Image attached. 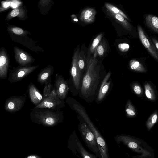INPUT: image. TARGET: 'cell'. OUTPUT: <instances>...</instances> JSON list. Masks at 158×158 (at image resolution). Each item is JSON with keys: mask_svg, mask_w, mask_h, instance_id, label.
Returning <instances> with one entry per match:
<instances>
[{"mask_svg": "<svg viewBox=\"0 0 158 158\" xmlns=\"http://www.w3.org/2000/svg\"><path fill=\"white\" fill-rule=\"evenodd\" d=\"M27 14V11L23 7H18L13 10L7 14L6 20H9L15 17L18 18L20 20H23L26 17Z\"/></svg>", "mask_w": 158, "mask_h": 158, "instance_id": "obj_19", "label": "cell"}, {"mask_svg": "<svg viewBox=\"0 0 158 158\" xmlns=\"http://www.w3.org/2000/svg\"><path fill=\"white\" fill-rule=\"evenodd\" d=\"M97 50L98 54L99 55L102 56L104 52V48L102 44H100L98 46Z\"/></svg>", "mask_w": 158, "mask_h": 158, "instance_id": "obj_33", "label": "cell"}, {"mask_svg": "<svg viewBox=\"0 0 158 158\" xmlns=\"http://www.w3.org/2000/svg\"><path fill=\"white\" fill-rule=\"evenodd\" d=\"M139 39L143 45L155 60L158 61V52L147 36L143 29L139 24L137 25Z\"/></svg>", "mask_w": 158, "mask_h": 158, "instance_id": "obj_13", "label": "cell"}, {"mask_svg": "<svg viewBox=\"0 0 158 158\" xmlns=\"http://www.w3.org/2000/svg\"><path fill=\"white\" fill-rule=\"evenodd\" d=\"M54 86L59 97L63 100L66 98L69 89L67 81L61 75L56 74Z\"/></svg>", "mask_w": 158, "mask_h": 158, "instance_id": "obj_12", "label": "cell"}, {"mask_svg": "<svg viewBox=\"0 0 158 158\" xmlns=\"http://www.w3.org/2000/svg\"><path fill=\"white\" fill-rule=\"evenodd\" d=\"M70 146L73 154L79 158H98L95 155L90 153L85 148L75 131L71 136Z\"/></svg>", "mask_w": 158, "mask_h": 158, "instance_id": "obj_8", "label": "cell"}, {"mask_svg": "<svg viewBox=\"0 0 158 158\" xmlns=\"http://www.w3.org/2000/svg\"><path fill=\"white\" fill-rule=\"evenodd\" d=\"M39 66V65L35 66L30 65L23 66L19 65L10 70L8 80L10 83L19 82L33 72Z\"/></svg>", "mask_w": 158, "mask_h": 158, "instance_id": "obj_9", "label": "cell"}, {"mask_svg": "<svg viewBox=\"0 0 158 158\" xmlns=\"http://www.w3.org/2000/svg\"><path fill=\"white\" fill-rule=\"evenodd\" d=\"M10 64L9 56L3 48L0 50V79H5L7 77Z\"/></svg>", "mask_w": 158, "mask_h": 158, "instance_id": "obj_15", "label": "cell"}, {"mask_svg": "<svg viewBox=\"0 0 158 158\" xmlns=\"http://www.w3.org/2000/svg\"><path fill=\"white\" fill-rule=\"evenodd\" d=\"M102 36V34L101 33L94 40L90 49L91 53H93L94 51H96L97 48L98 46V44L101 40Z\"/></svg>", "mask_w": 158, "mask_h": 158, "instance_id": "obj_30", "label": "cell"}, {"mask_svg": "<svg viewBox=\"0 0 158 158\" xmlns=\"http://www.w3.org/2000/svg\"><path fill=\"white\" fill-rule=\"evenodd\" d=\"M158 119V113L155 111L149 117L146 123V126L147 130L150 131L154 125L157 122Z\"/></svg>", "mask_w": 158, "mask_h": 158, "instance_id": "obj_26", "label": "cell"}, {"mask_svg": "<svg viewBox=\"0 0 158 158\" xmlns=\"http://www.w3.org/2000/svg\"><path fill=\"white\" fill-rule=\"evenodd\" d=\"M77 118L79 121L78 129L86 146L98 158H101L99 150L94 134L81 116L78 115Z\"/></svg>", "mask_w": 158, "mask_h": 158, "instance_id": "obj_6", "label": "cell"}, {"mask_svg": "<svg viewBox=\"0 0 158 158\" xmlns=\"http://www.w3.org/2000/svg\"><path fill=\"white\" fill-rule=\"evenodd\" d=\"M79 54V49H77L73 57L72 66L70 71V77L67 81L69 90L74 96L78 95L79 94L83 76L78 64Z\"/></svg>", "mask_w": 158, "mask_h": 158, "instance_id": "obj_5", "label": "cell"}, {"mask_svg": "<svg viewBox=\"0 0 158 158\" xmlns=\"http://www.w3.org/2000/svg\"><path fill=\"white\" fill-rule=\"evenodd\" d=\"M146 25L155 32L158 33V17L151 14L146 15L144 17Z\"/></svg>", "mask_w": 158, "mask_h": 158, "instance_id": "obj_20", "label": "cell"}, {"mask_svg": "<svg viewBox=\"0 0 158 158\" xmlns=\"http://www.w3.org/2000/svg\"><path fill=\"white\" fill-rule=\"evenodd\" d=\"M26 100L25 96H13L7 98L4 103L5 110L13 113L20 110L23 106Z\"/></svg>", "mask_w": 158, "mask_h": 158, "instance_id": "obj_10", "label": "cell"}, {"mask_svg": "<svg viewBox=\"0 0 158 158\" xmlns=\"http://www.w3.org/2000/svg\"><path fill=\"white\" fill-rule=\"evenodd\" d=\"M117 144L121 143L139 155L133 158H154L153 149L142 139L125 134L116 135L114 138Z\"/></svg>", "mask_w": 158, "mask_h": 158, "instance_id": "obj_3", "label": "cell"}, {"mask_svg": "<svg viewBox=\"0 0 158 158\" xmlns=\"http://www.w3.org/2000/svg\"><path fill=\"white\" fill-rule=\"evenodd\" d=\"M101 71L100 65L95 58L87 63L83 75L79 97L87 103L95 101L101 84L106 74Z\"/></svg>", "mask_w": 158, "mask_h": 158, "instance_id": "obj_1", "label": "cell"}, {"mask_svg": "<svg viewBox=\"0 0 158 158\" xmlns=\"http://www.w3.org/2000/svg\"><path fill=\"white\" fill-rule=\"evenodd\" d=\"M66 103L72 110L83 118L94 134L101 158H110L108 145L106 141L89 118L85 108L75 99L71 97L67 99Z\"/></svg>", "mask_w": 158, "mask_h": 158, "instance_id": "obj_2", "label": "cell"}, {"mask_svg": "<svg viewBox=\"0 0 158 158\" xmlns=\"http://www.w3.org/2000/svg\"><path fill=\"white\" fill-rule=\"evenodd\" d=\"M111 75V73L109 71L106 74L101 84L95 101L98 104L104 101L112 88L113 83Z\"/></svg>", "mask_w": 158, "mask_h": 158, "instance_id": "obj_11", "label": "cell"}, {"mask_svg": "<svg viewBox=\"0 0 158 158\" xmlns=\"http://www.w3.org/2000/svg\"><path fill=\"white\" fill-rule=\"evenodd\" d=\"M145 95L147 98L151 101L156 99V95L153 88L148 83L146 82L144 85Z\"/></svg>", "mask_w": 158, "mask_h": 158, "instance_id": "obj_25", "label": "cell"}, {"mask_svg": "<svg viewBox=\"0 0 158 158\" xmlns=\"http://www.w3.org/2000/svg\"><path fill=\"white\" fill-rule=\"evenodd\" d=\"M27 90L29 99L35 106L39 104L44 99L43 94L33 83L29 84Z\"/></svg>", "mask_w": 158, "mask_h": 158, "instance_id": "obj_16", "label": "cell"}, {"mask_svg": "<svg viewBox=\"0 0 158 158\" xmlns=\"http://www.w3.org/2000/svg\"><path fill=\"white\" fill-rule=\"evenodd\" d=\"M11 4L12 1L6 0L2 1L0 7V12H1L8 9Z\"/></svg>", "mask_w": 158, "mask_h": 158, "instance_id": "obj_31", "label": "cell"}, {"mask_svg": "<svg viewBox=\"0 0 158 158\" xmlns=\"http://www.w3.org/2000/svg\"><path fill=\"white\" fill-rule=\"evenodd\" d=\"M96 14V12L94 8H86L82 11L80 15V19L86 23H92L95 20Z\"/></svg>", "mask_w": 158, "mask_h": 158, "instance_id": "obj_18", "label": "cell"}, {"mask_svg": "<svg viewBox=\"0 0 158 158\" xmlns=\"http://www.w3.org/2000/svg\"><path fill=\"white\" fill-rule=\"evenodd\" d=\"M152 40L156 48L158 50V41L153 37H152Z\"/></svg>", "mask_w": 158, "mask_h": 158, "instance_id": "obj_34", "label": "cell"}, {"mask_svg": "<svg viewBox=\"0 0 158 158\" xmlns=\"http://www.w3.org/2000/svg\"><path fill=\"white\" fill-rule=\"evenodd\" d=\"M130 69L133 71L139 72H146L147 70L142 64L136 60H131L129 63Z\"/></svg>", "mask_w": 158, "mask_h": 158, "instance_id": "obj_21", "label": "cell"}, {"mask_svg": "<svg viewBox=\"0 0 158 158\" xmlns=\"http://www.w3.org/2000/svg\"><path fill=\"white\" fill-rule=\"evenodd\" d=\"M15 58L19 65L25 66L30 65L35 60L31 55L17 46L14 48Z\"/></svg>", "mask_w": 158, "mask_h": 158, "instance_id": "obj_14", "label": "cell"}, {"mask_svg": "<svg viewBox=\"0 0 158 158\" xmlns=\"http://www.w3.org/2000/svg\"><path fill=\"white\" fill-rule=\"evenodd\" d=\"M30 118L33 122L47 126H53L62 121L64 113L61 110H55L46 108L31 109Z\"/></svg>", "mask_w": 158, "mask_h": 158, "instance_id": "obj_4", "label": "cell"}, {"mask_svg": "<svg viewBox=\"0 0 158 158\" xmlns=\"http://www.w3.org/2000/svg\"><path fill=\"white\" fill-rule=\"evenodd\" d=\"M119 49L123 52H125L128 50L129 45L126 43L119 44L118 46Z\"/></svg>", "mask_w": 158, "mask_h": 158, "instance_id": "obj_32", "label": "cell"}, {"mask_svg": "<svg viewBox=\"0 0 158 158\" xmlns=\"http://www.w3.org/2000/svg\"><path fill=\"white\" fill-rule=\"evenodd\" d=\"M105 5L106 7L110 10L111 12L115 14H120L125 19L129 20V18L127 16L117 7L110 4L107 3H105Z\"/></svg>", "mask_w": 158, "mask_h": 158, "instance_id": "obj_27", "label": "cell"}, {"mask_svg": "<svg viewBox=\"0 0 158 158\" xmlns=\"http://www.w3.org/2000/svg\"><path fill=\"white\" fill-rule=\"evenodd\" d=\"M65 103L64 100L59 97L54 88L48 96L44 98L39 104L34 108L57 110L64 107L65 106Z\"/></svg>", "mask_w": 158, "mask_h": 158, "instance_id": "obj_7", "label": "cell"}, {"mask_svg": "<svg viewBox=\"0 0 158 158\" xmlns=\"http://www.w3.org/2000/svg\"><path fill=\"white\" fill-rule=\"evenodd\" d=\"M7 30L10 33L21 36H25L28 34L29 32L15 26L9 25L7 27Z\"/></svg>", "mask_w": 158, "mask_h": 158, "instance_id": "obj_23", "label": "cell"}, {"mask_svg": "<svg viewBox=\"0 0 158 158\" xmlns=\"http://www.w3.org/2000/svg\"><path fill=\"white\" fill-rule=\"evenodd\" d=\"M125 111L127 118H133L136 116V110L130 100H128L126 103Z\"/></svg>", "mask_w": 158, "mask_h": 158, "instance_id": "obj_24", "label": "cell"}, {"mask_svg": "<svg viewBox=\"0 0 158 158\" xmlns=\"http://www.w3.org/2000/svg\"><path fill=\"white\" fill-rule=\"evenodd\" d=\"M27 158H36V157L33 155H31L28 156Z\"/></svg>", "mask_w": 158, "mask_h": 158, "instance_id": "obj_35", "label": "cell"}, {"mask_svg": "<svg viewBox=\"0 0 158 158\" xmlns=\"http://www.w3.org/2000/svg\"><path fill=\"white\" fill-rule=\"evenodd\" d=\"M54 71L52 66L49 65L41 69L38 75L37 81L41 85L51 81V76Z\"/></svg>", "mask_w": 158, "mask_h": 158, "instance_id": "obj_17", "label": "cell"}, {"mask_svg": "<svg viewBox=\"0 0 158 158\" xmlns=\"http://www.w3.org/2000/svg\"><path fill=\"white\" fill-rule=\"evenodd\" d=\"M117 22L126 30L131 31L132 29L131 24L122 15L119 14H115L112 12Z\"/></svg>", "mask_w": 158, "mask_h": 158, "instance_id": "obj_22", "label": "cell"}, {"mask_svg": "<svg viewBox=\"0 0 158 158\" xmlns=\"http://www.w3.org/2000/svg\"><path fill=\"white\" fill-rule=\"evenodd\" d=\"M53 85L51 83V81L44 84L43 90V95L44 99L48 96L54 89Z\"/></svg>", "mask_w": 158, "mask_h": 158, "instance_id": "obj_28", "label": "cell"}, {"mask_svg": "<svg viewBox=\"0 0 158 158\" xmlns=\"http://www.w3.org/2000/svg\"><path fill=\"white\" fill-rule=\"evenodd\" d=\"M131 87L134 92L138 96H141L143 94V89L140 85L136 82H132Z\"/></svg>", "mask_w": 158, "mask_h": 158, "instance_id": "obj_29", "label": "cell"}]
</instances>
